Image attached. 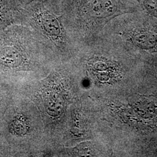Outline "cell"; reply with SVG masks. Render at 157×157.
<instances>
[{"mask_svg": "<svg viewBox=\"0 0 157 157\" xmlns=\"http://www.w3.org/2000/svg\"><path fill=\"white\" fill-rule=\"evenodd\" d=\"M15 89L33 102L43 120L47 139L59 157L71 108L83 94L72 64L58 63L44 78L19 85Z\"/></svg>", "mask_w": 157, "mask_h": 157, "instance_id": "1", "label": "cell"}, {"mask_svg": "<svg viewBox=\"0 0 157 157\" xmlns=\"http://www.w3.org/2000/svg\"><path fill=\"white\" fill-rule=\"evenodd\" d=\"M58 63L28 26L15 24L0 31L1 84L15 88L44 78Z\"/></svg>", "mask_w": 157, "mask_h": 157, "instance_id": "2", "label": "cell"}, {"mask_svg": "<svg viewBox=\"0 0 157 157\" xmlns=\"http://www.w3.org/2000/svg\"><path fill=\"white\" fill-rule=\"evenodd\" d=\"M1 123L12 157H57L56 150L47 139L37 107L15 89Z\"/></svg>", "mask_w": 157, "mask_h": 157, "instance_id": "3", "label": "cell"}, {"mask_svg": "<svg viewBox=\"0 0 157 157\" xmlns=\"http://www.w3.org/2000/svg\"><path fill=\"white\" fill-rule=\"evenodd\" d=\"M21 13V24L32 29L58 62L66 63L73 59L80 44L60 13L36 0L23 7Z\"/></svg>", "mask_w": 157, "mask_h": 157, "instance_id": "4", "label": "cell"}, {"mask_svg": "<svg viewBox=\"0 0 157 157\" xmlns=\"http://www.w3.org/2000/svg\"><path fill=\"white\" fill-rule=\"evenodd\" d=\"M119 10L117 0H60L56 12L80 44L88 34L102 26Z\"/></svg>", "mask_w": 157, "mask_h": 157, "instance_id": "5", "label": "cell"}, {"mask_svg": "<svg viewBox=\"0 0 157 157\" xmlns=\"http://www.w3.org/2000/svg\"><path fill=\"white\" fill-rule=\"evenodd\" d=\"M83 97L75 101L71 108L69 115L62 135L61 146L71 147L89 138V120L84 109Z\"/></svg>", "mask_w": 157, "mask_h": 157, "instance_id": "6", "label": "cell"}, {"mask_svg": "<svg viewBox=\"0 0 157 157\" xmlns=\"http://www.w3.org/2000/svg\"><path fill=\"white\" fill-rule=\"evenodd\" d=\"M22 9L15 0H0V31L15 24H21Z\"/></svg>", "mask_w": 157, "mask_h": 157, "instance_id": "7", "label": "cell"}, {"mask_svg": "<svg viewBox=\"0 0 157 157\" xmlns=\"http://www.w3.org/2000/svg\"><path fill=\"white\" fill-rule=\"evenodd\" d=\"M14 93L13 87L7 84H0V121L10 105Z\"/></svg>", "mask_w": 157, "mask_h": 157, "instance_id": "8", "label": "cell"}, {"mask_svg": "<svg viewBox=\"0 0 157 157\" xmlns=\"http://www.w3.org/2000/svg\"><path fill=\"white\" fill-rule=\"evenodd\" d=\"M0 157H12L10 146L6 138V134L0 121Z\"/></svg>", "mask_w": 157, "mask_h": 157, "instance_id": "9", "label": "cell"}, {"mask_svg": "<svg viewBox=\"0 0 157 157\" xmlns=\"http://www.w3.org/2000/svg\"><path fill=\"white\" fill-rule=\"evenodd\" d=\"M36 1L44 4L45 5L49 6L51 8H52L56 11V8L60 1V0H36Z\"/></svg>", "mask_w": 157, "mask_h": 157, "instance_id": "10", "label": "cell"}, {"mask_svg": "<svg viewBox=\"0 0 157 157\" xmlns=\"http://www.w3.org/2000/svg\"><path fill=\"white\" fill-rule=\"evenodd\" d=\"M17 5L19 6V7L22 9L23 7L28 5L29 3L33 1L34 0H15Z\"/></svg>", "mask_w": 157, "mask_h": 157, "instance_id": "11", "label": "cell"}]
</instances>
